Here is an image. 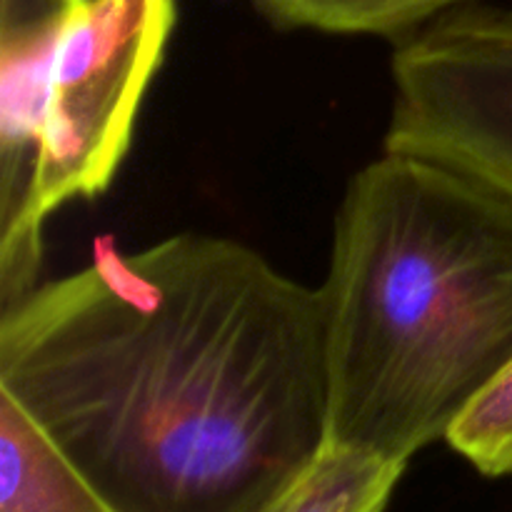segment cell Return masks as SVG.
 Here are the masks:
<instances>
[{"instance_id":"obj_5","label":"cell","mask_w":512,"mask_h":512,"mask_svg":"<svg viewBox=\"0 0 512 512\" xmlns=\"http://www.w3.org/2000/svg\"><path fill=\"white\" fill-rule=\"evenodd\" d=\"M0 512H118L5 393H0Z\"/></svg>"},{"instance_id":"obj_2","label":"cell","mask_w":512,"mask_h":512,"mask_svg":"<svg viewBox=\"0 0 512 512\" xmlns=\"http://www.w3.org/2000/svg\"><path fill=\"white\" fill-rule=\"evenodd\" d=\"M320 298L328 438L408 463L512 363V200L383 150L345 190Z\"/></svg>"},{"instance_id":"obj_7","label":"cell","mask_w":512,"mask_h":512,"mask_svg":"<svg viewBox=\"0 0 512 512\" xmlns=\"http://www.w3.org/2000/svg\"><path fill=\"white\" fill-rule=\"evenodd\" d=\"M470 3L478 0H255L260 13L278 28L378 35L395 43Z\"/></svg>"},{"instance_id":"obj_8","label":"cell","mask_w":512,"mask_h":512,"mask_svg":"<svg viewBox=\"0 0 512 512\" xmlns=\"http://www.w3.org/2000/svg\"><path fill=\"white\" fill-rule=\"evenodd\" d=\"M448 443L483 475L512 473V363L465 410L448 433Z\"/></svg>"},{"instance_id":"obj_1","label":"cell","mask_w":512,"mask_h":512,"mask_svg":"<svg viewBox=\"0 0 512 512\" xmlns=\"http://www.w3.org/2000/svg\"><path fill=\"white\" fill-rule=\"evenodd\" d=\"M10 395L118 512H258L328 443L320 288L180 233L0 313Z\"/></svg>"},{"instance_id":"obj_4","label":"cell","mask_w":512,"mask_h":512,"mask_svg":"<svg viewBox=\"0 0 512 512\" xmlns=\"http://www.w3.org/2000/svg\"><path fill=\"white\" fill-rule=\"evenodd\" d=\"M383 150L460 170L512 200V8L470 3L398 40Z\"/></svg>"},{"instance_id":"obj_3","label":"cell","mask_w":512,"mask_h":512,"mask_svg":"<svg viewBox=\"0 0 512 512\" xmlns=\"http://www.w3.org/2000/svg\"><path fill=\"white\" fill-rule=\"evenodd\" d=\"M178 0H88L50 63L30 223L95 198L118 173L145 90L163 63Z\"/></svg>"},{"instance_id":"obj_6","label":"cell","mask_w":512,"mask_h":512,"mask_svg":"<svg viewBox=\"0 0 512 512\" xmlns=\"http://www.w3.org/2000/svg\"><path fill=\"white\" fill-rule=\"evenodd\" d=\"M405 465L328 438L318 455L258 512H383Z\"/></svg>"}]
</instances>
